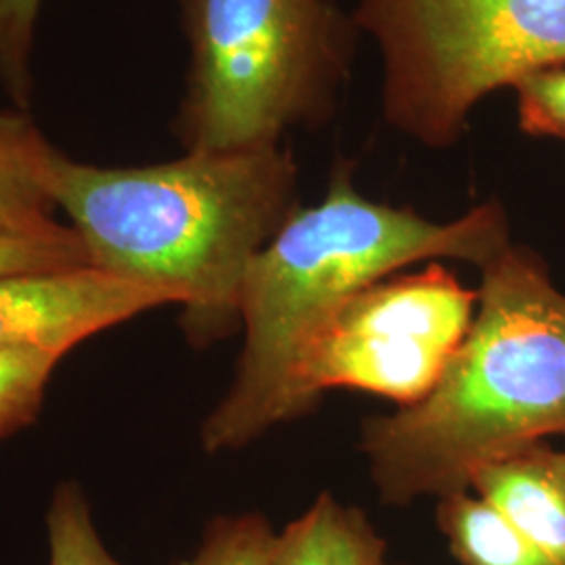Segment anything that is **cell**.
<instances>
[{"label":"cell","mask_w":565,"mask_h":565,"mask_svg":"<svg viewBox=\"0 0 565 565\" xmlns=\"http://www.w3.org/2000/svg\"><path fill=\"white\" fill-rule=\"evenodd\" d=\"M555 565H565V471L536 445L480 469L471 486Z\"/></svg>","instance_id":"8"},{"label":"cell","mask_w":565,"mask_h":565,"mask_svg":"<svg viewBox=\"0 0 565 565\" xmlns=\"http://www.w3.org/2000/svg\"><path fill=\"white\" fill-rule=\"evenodd\" d=\"M60 361L41 350L0 345V436L34 419Z\"/></svg>","instance_id":"13"},{"label":"cell","mask_w":565,"mask_h":565,"mask_svg":"<svg viewBox=\"0 0 565 565\" xmlns=\"http://www.w3.org/2000/svg\"><path fill=\"white\" fill-rule=\"evenodd\" d=\"M57 153L25 111H0V237H34L63 226L53 218Z\"/></svg>","instance_id":"9"},{"label":"cell","mask_w":565,"mask_h":565,"mask_svg":"<svg viewBox=\"0 0 565 565\" xmlns=\"http://www.w3.org/2000/svg\"><path fill=\"white\" fill-rule=\"evenodd\" d=\"M476 308L478 291L438 263L356 291L303 348L296 371L300 413L338 387L401 408L424 401L463 343Z\"/></svg>","instance_id":"6"},{"label":"cell","mask_w":565,"mask_h":565,"mask_svg":"<svg viewBox=\"0 0 565 565\" xmlns=\"http://www.w3.org/2000/svg\"><path fill=\"white\" fill-rule=\"evenodd\" d=\"M88 254L72 226L34 237H0V277L88 266Z\"/></svg>","instance_id":"16"},{"label":"cell","mask_w":565,"mask_h":565,"mask_svg":"<svg viewBox=\"0 0 565 565\" xmlns=\"http://www.w3.org/2000/svg\"><path fill=\"white\" fill-rule=\"evenodd\" d=\"M509 243L499 202L434 223L411 207L364 198L354 166L338 160L323 200L298 207L245 273L242 361L228 394L203 425L205 448H239L302 415L296 371L303 348L350 296L425 260L482 268Z\"/></svg>","instance_id":"1"},{"label":"cell","mask_w":565,"mask_h":565,"mask_svg":"<svg viewBox=\"0 0 565 565\" xmlns=\"http://www.w3.org/2000/svg\"><path fill=\"white\" fill-rule=\"evenodd\" d=\"M189 41L174 135L186 151L279 145L338 116L361 28L335 0H179Z\"/></svg>","instance_id":"4"},{"label":"cell","mask_w":565,"mask_h":565,"mask_svg":"<svg viewBox=\"0 0 565 565\" xmlns=\"http://www.w3.org/2000/svg\"><path fill=\"white\" fill-rule=\"evenodd\" d=\"M480 270L473 323L438 384L364 425L371 476L390 505L463 492L486 465L565 436V294L522 245Z\"/></svg>","instance_id":"3"},{"label":"cell","mask_w":565,"mask_h":565,"mask_svg":"<svg viewBox=\"0 0 565 565\" xmlns=\"http://www.w3.org/2000/svg\"><path fill=\"white\" fill-rule=\"evenodd\" d=\"M438 527L463 565H555L524 532L469 490L438 503Z\"/></svg>","instance_id":"10"},{"label":"cell","mask_w":565,"mask_h":565,"mask_svg":"<svg viewBox=\"0 0 565 565\" xmlns=\"http://www.w3.org/2000/svg\"><path fill=\"white\" fill-rule=\"evenodd\" d=\"M49 565H124L103 545L81 488H57L49 513Z\"/></svg>","instance_id":"12"},{"label":"cell","mask_w":565,"mask_h":565,"mask_svg":"<svg viewBox=\"0 0 565 565\" xmlns=\"http://www.w3.org/2000/svg\"><path fill=\"white\" fill-rule=\"evenodd\" d=\"M168 302L93 264L0 277V345L63 359L74 345Z\"/></svg>","instance_id":"7"},{"label":"cell","mask_w":565,"mask_h":565,"mask_svg":"<svg viewBox=\"0 0 565 565\" xmlns=\"http://www.w3.org/2000/svg\"><path fill=\"white\" fill-rule=\"evenodd\" d=\"M354 511L319 497L302 518L275 534L268 565H343Z\"/></svg>","instance_id":"11"},{"label":"cell","mask_w":565,"mask_h":565,"mask_svg":"<svg viewBox=\"0 0 565 565\" xmlns=\"http://www.w3.org/2000/svg\"><path fill=\"white\" fill-rule=\"evenodd\" d=\"M553 457H555V461H557V465L562 467L565 471V452H559V450H553Z\"/></svg>","instance_id":"19"},{"label":"cell","mask_w":565,"mask_h":565,"mask_svg":"<svg viewBox=\"0 0 565 565\" xmlns=\"http://www.w3.org/2000/svg\"><path fill=\"white\" fill-rule=\"evenodd\" d=\"M275 532L256 515L216 520L207 527L202 546L177 565H268Z\"/></svg>","instance_id":"15"},{"label":"cell","mask_w":565,"mask_h":565,"mask_svg":"<svg viewBox=\"0 0 565 565\" xmlns=\"http://www.w3.org/2000/svg\"><path fill=\"white\" fill-rule=\"evenodd\" d=\"M382 55L384 120L445 149L499 88L565 67V0H356Z\"/></svg>","instance_id":"5"},{"label":"cell","mask_w":565,"mask_h":565,"mask_svg":"<svg viewBox=\"0 0 565 565\" xmlns=\"http://www.w3.org/2000/svg\"><path fill=\"white\" fill-rule=\"evenodd\" d=\"M513 90L518 121L525 135L565 142V67L530 74Z\"/></svg>","instance_id":"17"},{"label":"cell","mask_w":565,"mask_h":565,"mask_svg":"<svg viewBox=\"0 0 565 565\" xmlns=\"http://www.w3.org/2000/svg\"><path fill=\"white\" fill-rule=\"evenodd\" d=\"M343 565H387L384 541L359 511H354V520L350 525Z\"/></svg>","instance_id":"18"},{"label":"cell","mask_w":565,"mask_h":565,"mask_svg":"<svg viewBox=\"0 0 565 565\" xmlns=\"http://www.w3.org/2000/svg\"><path fill=\"white\" fill-rule=\"evenodd\" d=\"M53 195L93 266L182 306L200 338L239 319L249 264L300 207L298 163L282 142L132 168L60 151Z\"/></svg>","instance_id":"2"},{"label":"cell","mask_w":565,"mask_h":565,"mask_svg":"<svg viewBox=\"0 0 565 565\" xmlns=\"http://www.w3.org/2000/svg\"><path fill=\"white\" fill-rule=\"evenodd\" d=\"M42 0H0V82L20 109L32 95V53Z\"/></svg>","instance_id":"14"}]
</instances>
